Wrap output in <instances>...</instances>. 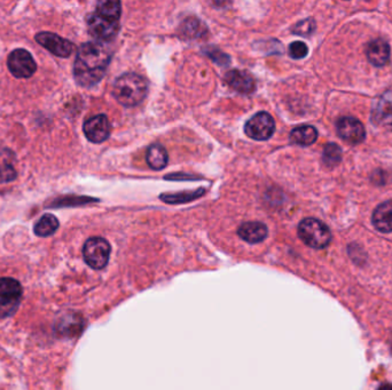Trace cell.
<instances>
[{"instance_id": "cell-1", "label": "cell", "mask_w": 392, "mask_h": 390, "mask_svg": "<svg viewBox=\"0 0 392 390\" xmlns=\"http://www.w3.org/2000/svg\"><path fill=\"white\" fill-rule=\"evenodd\" d=\"M112 54L103 43L90 41L79 47L74 65L78 85L91 87L98 84L106 74Z\"/></svg>"}, {"instance_id": "cell-2", "label": "cell", "mask_w": 392, "mask_h": 390, "mask_svg": "<svg viewBox=\"0 0 392 390\" xmlns=\"http://www.w3.org/2000/svg\"><path fill=\"white\" fill-rule=\"evenodd\" d=\"M148 92V84L145 78L137 74H125L117 78L112 94L122 106L136 107L143 102Z\"/></svg>"}, {"instance_id": "cell-3", "label": "cell", "mask_w": 392, "mask_h": 390, "mask_svg": "<svg viewBox=\"0 0 392 390\" xmlns=\"http://www.w3.org/2000/svg\"><path fill=\"white\" fill-rule=\"evenodd\" d=\"M299 236L304 244L317 250L327 248L332 242L329 228L315 217H308L299 223Z\"/></svg>"}, {"instance_id": "cell-4", "label": "cell", "mask_w": 392, "mask_h": 390, "mask_svg": "<svg viewBox=\"0 0 392 390\" xmlns=\"http://www.w3.org/2000/svg\"><path fill=\"white\" fill-rule=\"evenodd\" d=\"M110 245L106 239L101 237H92L87 239L83 248L84 260L91 268L96 270L103 269L107 266L110 257Z\"/></svg>"}, {"instance_id": "cell-5", "label": "cell", "mask_w": 392, "mask_h": 390, "mask_svg": "<svg viewBox=\"0 0 392 390\" xmlns=\"http://www.w3.org/2000/svg\"><path fill=\"white\" fill-rule=\"evenodd\" d=\"M89 32L92 37L96 38L99 43L109 41L116 37L119 32V21L109 19L107 16L101 15L94 12L87 18Z\"/></svg>"}, {"instance_id": "cell-6", "label": "cell", "mask_w": 392, "mask_h": 390, "mask_svg": "<svg viewBox=\"0 0 392 390\" xmlns=\"http://www.w3.org/2000/svg\"><path fill=\"white\" fill-rule=\"evenodd\" d=\"M275 123L272 116L268 112H259L247 121L244 133L251 139L257 141L268 140L274 134Z\"/></svg>"}, {"instance_id": "cell-7", "label": "cell", "mask_w": 392, "mask_h": 390, "mask_svg": "<svg viewBox=\"0 0 392 390\" xmlns=\"http://www.w3.org/2000/svg\"><path fill=\"white\" fill-rule=\"evenodd\" d=\"M7 65L11 74L16 78H29L37 70V65L28 51H13L7 60Z\"/></svg>"}, {"instance_id": "cell-8", "label": "cell", "mask_w": 392, "mask_h": 390, "mask_svg": "<svg viewBox=\"0 0 392 390\" xmlns=\"http://www.w3.org/2000/svg\"><path fill=\"white\" fill-rule=\"evenodd\" d=\"M370 118L377 126L392 130V90H386L375 100Z\"/></svg>"}, {"instance_id": "cell-9", "label": "cell", "mask_w": 392, "mask_h": 390, "mask_svg": "<svg viewBox=\"0 0 392 390\" xmlns=\"http://www.w3.org/2000/svg\"><path fill=\"white\" fill-rule=\"evenodd\" d=\"M38 43L59 58H69L74 51V43L52 32H41L34 37Z\"/></svg>"}, {"instance_id": "cell-10", "label": "cell", "mask_w": 392, "mask_h": 390, "mask_svg": "<svg viewBox=\"0 0 392 390\" xmlns=\"http://www.w3.org/2000/svg\"><path fill=\"white\" fill-rule=\"evenodd\" d=\"M337 127L339 137L350 144H359L366 137L364 125L355 118H341L337 121Z\"/></svg>"}, {"instance_id": "cell-11", "label": "cell", "mask_w": 392, "mask_h": 390, "mask_svg": "<svg viewBox=\"0 0 392 390\" xmlns=\"http://www.w3.org/2000/svg\"><path fill=\"white\" fill-rule=\"evenodd\" d=\"M112 126L107 116L98 115L87 119L84 123V134L89 141L101 143L110 135Z\"/></svg>"}, {"instance_id": "cell-12", "label": "cell", "mask_w": 392, "mask_h": 390, "mask_svg": "<svg viewBox=\"0 0 392 390\" xmlns=\"http://www.w3.org/2000/svg\"><path fill=\"white\" fill-rule=\"evenodd\" d=\"M225 81L228 86L240 93H252L256 88L255 79L251 74L241 70H232L225 74Z\"/></svg>"}, {"instance_id": "cell-13", "label": "cell", "mask_w": 392, "mask_h": 390, "mask_svg": "<svg viewBox=\"0 0 392 390\" xmlns=\"http://www.w3.org/2000/svg\"><path fill=\"white\" fill-rule=\"evenodd\" d=\"M237 234L244 242L257 244L268 237V227L265 226L264 223L257 221L246 222L239 227Z\"/></svg>"}, {"instance_id": "cell-14", "label": "cell", "mask_w": 392, "mask_h": 390, "mask_svg": "<svg viewBox=\"0 0 392 390\" xmlns=\"http://www.w3.org/2000/svg\"><path fill=\"white\" fill-rule=\"evenodd\" d=\"M390 53H391V51H390L389 43L382 39L370 41L368 43L367 51H366L368 61L377 67H382L386 65L389 61Z\"/></svg>"}, {"instance_id": "cell-15", "label": "cell", "mask_w": 392, "mask_h": 390, "mask_svg": "<svg viewBox=\"0 0 392 390\" xmlns=\"http://www.w3.org/2000/svg\"><path fill=\"white\" fill-rule=\"evenodd\" d=\"M373 224L379 231L388 232L392 231V201H384L379 205L373 213Z\"/></svg>"}, {"instance_id": "cell-16", "label": "cell", "mask_w": 392, "mask_h": 390, "mask_svg": "<svg viewBox=\"0 0 392 390\" xmlns=\"http://www.w3.org/2000/svg\"><path fill=\"white\" fill-rule=\"evenodd\" d=\"M84 323L81 316L77 315H65L60 319L55 328L58 335L65 337H72L81 333Z\"/></svg>"}, {"instance_id": "cell-17", "label": "cell", "mask_w": 392, "mask_h": 390, "mask_svg": "<svg viewBox=\"0 0 392 390\" xmlns=\"http://www.w3.org/2000/svg\"><path fill=\"white\" fill-rule=\"evenodd\" d=\"M168 152L165 150L164 147L161 144H152L148 148L146 154V161L150 165V168L155 170H161L165 168L168 164Z\"/></svg>"}, {"instance_id": "cell-18", "label": "cell", "mask_w": 392, "mask_h": 390, "mask_svg": "<svg viewBox=\"0 0 392 390\" xmlns=\"http://www.w3.org/2000/svg\"><path fill=\"white\" fill-rule=\"evenodd\" d=\"M318 130L313 126L296 127L295 130L290 133V141L299 144V146L308 147L311 146L317 141Z\"/></svg>"}, {"instance_id": "cell-19", "label": "cell", "mask_w": 392, "mask_h": 390, "mask_svg": "<svg viewBox=\"0 0 392 390\" xmlns=\"http://www.w3.org/2000/svg\"><path fill=\"white\" fill-rule=\"evenodd\" d=\"M22 286L19 281L3 277L0 278V299L6 300H21Z\"/></svg>"}, {"instance_id": "cell-20", "label": "cell", "mask_w": 392, "mask_h": 390, "mask_svg": "<svg viewBox=\"0 0 392 390\" xmlns=\"http://www.w3.org/2000/svg\"><path fill=\"white\" fill-rule=\"evenodd\" d=\"M59 226V220L54 217L53 214H45L34 224V234L39 237H48L53 235Z\"/></svg>"}, {"instance_id": "cell-21", "label": "cell", "mask_w": 392, "mask_h": 390, "mask_svg": "<svg viewBox=\"0 0 392 390\" xmlns=\"http://www.w3.org/2000/svg\"><path fill=\"white\" fill-rule=\"evenodd\" d=\"M206 190L203 188L194 190V191H183L178 194H163L159 196V199H162L164 203L168 204H184V203H190L194 199H200L204 195Z\"/></svg>"}, {"instance_id": "cell-22", "label": "cell", "mask_w": 392, "mask_h": 390, "mask_svg": "<svg viewBox=\"0 0 392 390\" xmlns=\"http://www.w3.org/2000/svg\"><path fill=\"white\" fill-rule=\"evenodd\" d=\"M13 159V154L6 150V155L0 152V183H8L14 181L18 177L15 168L13 166L10 159Z\"/></svg>"}, {"instance_id": "cell-23", "label": "cell", "mask_w": 392, "mask_h": 390, "mask_svg": "<svg viewBox=\"0 0 392 390\" xmlns=\"http://www.w3.org/2000/svg\"><path fill=\"white\" fill-rule=\"evenodd\" d=\"M101 15L107 16L109 19L119 21L122 13V5L119 1H101L98 4L97 11Z\"/></svg>"}, {"instance_id": "cell-24", "label": "cell", "mask_w": 392, "mask_h": 390, "mask_svg": "<svg viewBox=\"0 0 392 390\" xmlns=\"http://www.w3.org/2000/svg\"><path fill=\"white\" fill-rule=\"evenodd\" d=\"M325 164L329 168H334L341 163L342 159V149L339 148L335 143H328L324 149L322 156Z\"/></svg>"}, {"instance_id": "cell-25", "label": "cell", "mask_w": 392, "mask_h": 390, "mask_svg": "<svg viewBox=\"0 0 392 390\" xmlns=\"http://www.w3.org/2000/svg\"><path fill=\"white\" fill-rule=\"evenodd\" d=\"M20 300H6L0 299V319L7 318L16 313L19 308Z\"/></svg>"}, {"instance_id": "cell-26", "label": "cell", "mask_w": 392, "mask_h": 390, "mask_svg": "<svg viewBox=\"0 0 392 390\" xmlns=\"http://www.w3.org/2000/svg\"><path fill=\"white\" fill-rule=\"evenodd\" d=\"M315 29V20L306 19L299 22V23L294 27L293 32L295 34H299V36H304V37H306V36H310V34H313Z\"/></svg>"}, {"instance_id": "cell-27", "label": "cell", "mask_w": 392, "mask_h": 390, "mask_svg": "<svg viewBox=\"0 0 392 390\" xmlns=\"http://www.w3.org/2000/svg\"><path fill=\"white\" fill-rule=\"evenodd\" d=\"M308 48L303 41H294L290 43L289 55L295 60L303 59L308 55Z\"/></svg>"}, {"instance_id": "cell-28", "label": "cell", "mask_w": 392, "mask_h": 390, "mask_svg": "<svg viewBox=\"0 0 392 390\" xmlns=\"http://www.w3.org/2000/svg\"><path fill=\"white\" fill-rule=\"evenodd\" d=\"M165 179L166 180H178V179H183V177H181V175H179V174H174V175H170V177H165ZM184 179H190V180H195L196 177H184Z\"/></svg>"}, {"instance_id": "cell-29", "label": "cell", "mask_w": 392, "mask_h": 390, "mask_svg": "<svg viewBox=\"0 0 392 390\" xmlns=\"http://www.w3.org/2000/svg\"><path fill=\"white\" fill-rule=\"evenodd\" d=\"M380 390H392V384H383Z\"/></svg>"}]
</instances>
